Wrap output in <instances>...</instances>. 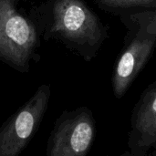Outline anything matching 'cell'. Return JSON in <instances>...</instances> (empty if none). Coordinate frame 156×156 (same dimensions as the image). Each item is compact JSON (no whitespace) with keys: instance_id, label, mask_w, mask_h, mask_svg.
<instances>
[{"instance_id":"52a82bcc","label":"cell","mask_w":156,"mask_h":156,"mask_svg":"<svg viewBox=\"0 0 156 156\" xmlns=\"http://www.w3.org/2000/svg\"><path fill=\"white\" fill-rule=\"evenodd\" d=\"M103 10L114 16H125L156 10V0H94Z\"/></svg>"},{"instance_id":"9c48e42d","label":"cell","mask_w":156,"mask_h":156,"mask_svg":"<svg viewBox=\"0 0 156 156\" xmlns=\"http://www.w3.org/2000/svg\"><path fill=\"white\" fill-rule=\"evenodd\" d=\"M107 156H112V155H107ZM115 156H134V155H133L132 154V153L129 151V150H127V151H125V152H123L122 154H119V155H115ZM146 156H153L151 154H149L148 155H146Z\"/></svg>"},{"instance_id":"8992f818","label":"cell","mask_w":156,"mask_h":156,"mask_svg":"<svg viewBox=\"0 0 156 156\" xmlns=\"http://www.w3.org/2000/svg\"><path fill=\"white\" fill-rule=\"evenodd\" d=\"M131 121L129 151L134 156L148 155L156 149V81L142 93Z\"/></svg>"},{"instance_id":"277c9868","label":"cell","mask_w":156,"mask_h":156,"mask_svg":"<svg viewBox=\"0 0 156 156\" xmlns=\"http://www.w3.org/2000/svg\"><path fill=\"white\" fill-rule=\"evenodd\" d=\"M95 133V120L89 108L65 111L50 133L46 156H87Z\"/></svg>"},{"instance_id":"3957f363","label":"cell","mask_w":156,"mask_h":156,"mask_svg":"<svg viewBox=\"0 0 156 156\" xmlns=\"http://www.w3.org/2000/svg\"><path fill=\"white\" fill-rule=\"evenodd\" d=\"M50 96V86L41 85L0 127V156H18L22 153L38 130Z\"/></svg>"},{"instance_id":"6da1fadb","label":"cell","mask_w":156,"mask_h":156,"mask_svg":"<svg viewBox=\"0 0 156 156\" xmlns=\"http://www.w3.org/2000/svg\"><path fill=\"white\" fill-rule=\"evenodd\" d=\"M37 14L45 37L62 42L87 61L108 37L104 24L82 0H49Z\"/></svg>"},{"instance_id":"7a4b0ae2","label":"cell","mask_w":156,"mask_h":156,"mask_svg":"<svg viewBox=\"0 0 156 156\" xmlns=\"http://www.w3.org/2000/svg\"><path fill=\"white\" fill-rule=\"evenodd\" d=\"M34 25L16 7V0H0V58L16 69L26 72L37 47Z\"/></svg>"},{"instance_id":"5b68a950","label":"cell","mask_w":156,"mask_h":156,"mask_svg":"<svg viewBox=\"0 0 156 156\" xmlns=\"http://www.w3.org/2000/svg\"><path fill=\"white\" fill-rule=\"evenodd\" d=\"M129 33L112 72V85L113 94L122 99L139 73L150 60L156 47V33L144 25L122 19Z\"/></svg>"},{"instance_id":"ba28073f","label":"cell","mask_w":156,"mask_h":156,"mask_svg":"<svg viewBox=\"0 0 156 156\" xmlns=\"http://www.w3.org/2000/svg\"><path fill=\"white\" fill-rule=\"evenodd\" d=\"M121 19H127L144 25L148 30L156 33V10L140 12L120 16Z\"/></svg>"}]
</instances>
